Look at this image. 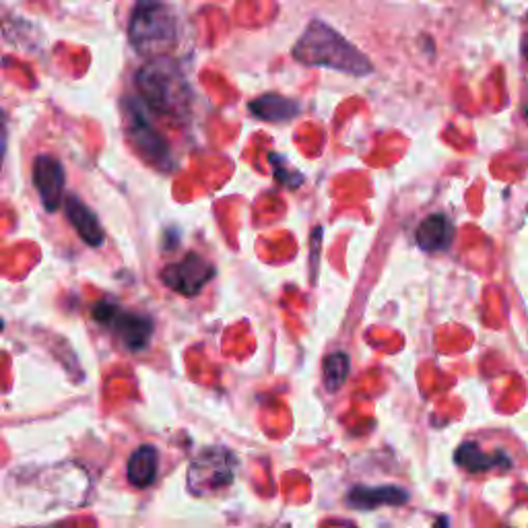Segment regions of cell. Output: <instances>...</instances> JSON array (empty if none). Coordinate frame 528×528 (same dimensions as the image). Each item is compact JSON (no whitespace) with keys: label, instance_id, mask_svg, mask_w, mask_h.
<instances>
[{"label":"cell","instance_id":"cell-1","mask_svg":"<svg viewBox=\"0 0 528 528\" xmlns=\"http://www.w3.org/2000/svg\"><path fill=\"white\" fill-rule=\"evenodd\" d=\"M293 58L304 66H322L353 77H366L372 73L368 56L349 44L339 31L322 21H312L295 42Z\"/></svg>","mask_w":528,"mask_h":528},{"label":"cell","instance_id":"cell-3","mask_svg":"<svg viewBox=\"0 0 528 528\" xmlns=\"http://www.w3.org/2000/svg\"><path fill=\"white\" fill-rule=\"evenodd\" d=\"M130 46L151 58L165 56L176 42V19L159 0H141L128 25Z\"/></svg>","mask_w":528,"mask_h":528},{"label":"cell","instance_id":"cell-14","mask_svg":"<svg viewBox=\"0 0 528 528\" xmlns=\"http://www.w3.org/2000/svg\"><path fill=\"white\" fill-rule=\"evenodd\" d=\"M456 462L462 469H467L471 473H483L493 467L508 465V456L502 452L487 454L477 444H462L456 452Z\"/></svg>","mask_w":528,"mask_h":528},{"label":"cell","instance_id":"cell-17","mask_svg":"<svg viewBox=\"0 0 528 528\" xmlns=\"http://www.w3.org/2000/svg\"><path fill=\"white\" fill-rule=\"evenodd\" d=\"M7 114L0 112V170H3L5 155H7V145H9V126H7Z\"/></svg>","mask_w":528,"mask_h":528},{"label":"cell","instance_id":"cell-8","mask_svg":"<svg viewBox=\"0 0 528 528\" xmlns=\"http://www.w3.org/2000/svg\"><path fill=\"white\" fill-rule=\"evenodd\" d=\"M31 180L36 186L40 201L48 213H56L64 205L66 174L62 163L52 155H40L33 161Z\"/></svg>","mask_w":528,"mask_h":528},{"label":"cell","instance_id":"cell-5","mask_svg":"<svg viewBox=\"0 0 528 528\" xmlns=\"http://www.w3.org/2000/svg\"><path fill=\"white\" fill-rule=\"evenodd\" d=\"M236 475V456L227 448L213 446L198 454L188 469V489L194 495L215 493L231 485Z\"/></svg>","mask_w":528,"mask_h":528},{"label":"cell","instance_id":"cell-2","mask_svg":"<svg viewBox=\"0 0 528 528\" xmlns=\"http://www.w3.org/2000/svg\"><path fill=\"white\" fill-rule=\"evenodd\" d=\"M135 83L151 112L178 120L188 114L190 85L176 60L168 56L151 58L139 69Z\"/></svg>","mask_w":528,"mask_h":528},{"label":"cell","instance_id":"cell-12","mask_svg":"<svg viewBox=\"0 0 528 528\" xmlns=\"http://www.w3.org/2000/svg\"><path fill=\"white\" fill-rule=\"evenodd\" d=\"M250 112L264 122H289L300 114V104L293 102L289 97L267 93L250 102Z\"/></svg>","mask_w":528,"mask_h":528},{"label":"cell","instance_id":"cell-19","mask_svg":"<svg viewBox=\"0 0 528 528\" xmlns=\"http://www.w3.org/2000/svg\"><path fill=\"white\" fill-rule=\"evenodd\" d=\"M522 52H524V56L528 58V33H526V36H524V42H522Z\"/></svg>","mask_w":528,"mask_h":528},{"label":"cell","instance_id":"cell-11","mask_svg":"<svg viewBox=\"0 0 528 528\" xmlns=\"http://www.w3.org/2000/svg\"><path fill=\"white\" fill-rule=\"evenodd\" d=\"M415 240H417L419 248L425 252H444L450 248V244L454 240V225L442 213L429 215L417 227Z\"/></svg>","mask_w":528,"mask_h":528},{"label":"cell","instance_id":"cell-9","mask_svg":"<svg viewBox=\"0 0 528 528\" xmlns=\"http://www.w3.org/2000/svg\"><path fill=\"white\" fill-rule=\"evenodd\" d=\"M64 213L69 217L77 236L91 248H99L106 240L104 227L99 223L97 215L81 201L77 196H66L64 198Z\"/></svg>","mask_w":528,"mask_h":528},{"label":"cell","instance_id":"cell-16","mask_svg":"<svg viewBox=\"0 0 528 528\" xmlns=\"http://www.w3.org/2000/svg\"><path fill=\"white\" fill-rule=\"evenodd\" d=\"M271 163H273V168H275V176L281 184L289 186V188H297L302 182H304V176L300 172H291L283 168V159L279 155H271Z\"/></svg>","mask_w":528,"mask_h":528},{"label":"cell","instance_id":"cell-6","mask_svg":"<svg viewBox=\"0 0 528 528\" xmlns=\"http://www.w3.org/2000/svg\"><path fill=\"white\" fill-rule=\"evenodd\" d=\"M93 318L99 324L110 326L130 351H143L151 343L153 320L145 314L124 312L116 304L99 302L93 306Z\"/></svg>","mask_w":528,"mask_h":528},{"label":"cell","instance_id":"cell-7","mask_svg":"<svg viewBox=\"0 0 528 528\" xmlns=\"http://www.w3.org/2000/svg\"><path fill=\"white\" fill-rule=\"evenodd\" d=\"M213 277L215 267L201 254H188L182 260L168 264V267L161 271L163 285L186 297L201 293Z\"/></svg>","mask_w":528,"mask_h":528},{"label":"cell","instance_id":"cell-10","mask_svg":"<svg viewBox=\"0 0 528 528\" xmlns=\"http://www.w3.org/2000/svg\"><path fill=\"white\" fill-rule=\"evenodd\" d=\"M409 500V493L401 487H355L349 491V506L357 510H376L380 506H401Z\"/></svg>","mask_w":528,"mask_h":528},{"label":"cell","instance_id":"cell-15","mask_svg":"<svg viewBox=\"0 0 528 528\" xmlns=\"http://www.w3.org/2000/svg\"><path fill=\"white\" fill-rule=\"evenodd\" d=\"M322 376H324V386L330 392H337L343 388L347 376H349V357L347 353H330L326 355L322 363Z\"/></svg>","mask_w":528,"mask_h":528},{"label":"cell","instance_id":"cell-13","mask_svg":"<svg viewBox=\"0 0 528 528\" xmlns=\"http://www.w3.org/2000/svg\"><path fill=\"white\" fill-rule=\"evenodd\" d=\"M157 471H159V452L153 446H141L132 452L128 460L126 477L130 485L145 489L155 481Z\"/></svg>","mask_w":528,"mask_h":528},{"label":"cell","instance_id":"cell-18","mask_svg":"<svg viewBox=\"0 0 528 528\" xmlns=\"http://www.w3.org/2000/svg\"><path fill=\"white\" fill-rule=\"evenodd\" d=\"M320 236H322V229L316 227L314 234H312V271L316 273V264H318V246H320Z\"/></svg>","mask_w":528,"mask_h":528},{"label":"cell","instance_id":"cell-4","mask_svg":"<svg viewBox=\"0 0 528 528\" xmlns=\"http://www.w3.org/2000/svg\"><path fill=\"white\" fill-rule=\"evenodd\" d=\"M122 122L132 149H135L149 165H153V168L161 172H168L174 168L170 145L153 126L147 106L141 102V99L137 97L122 99Z\"/></svg>","mask_w":528,"mask_h":528},{"label":"cell","instance_id":"cell-20","mask_svg":"<svg viewBox=\"0 0 528 528\" xmlns=\"http://www.w3.org/2000/svg\"><path fill=\"white\" fill-rule=\"evenodd\" d=\"M436 528H448V520H446V518H440V520L436 522Z\"/></svg>","mask_w":528,"mask_h":528}]
</instances>
